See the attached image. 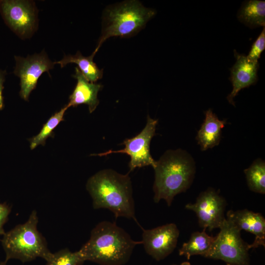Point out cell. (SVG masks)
Masks as SVG:
<instances>
[{
  "label": "cell",
  "instance_id": "1",
  "mask_svg": "<svg viewBox=\"0 0 265 265\" xmlns=\"http://www.w3.org/2000/svg\"><path fill=\"white\" fill-rule=\"evenodd\" d=\"M135 241L115 223L103 221L92 230L90 238L78 250L82 259L100 265H124L129 261Z\"/></svg>",
  "mask_w": 265,
  "mask_h": 265
},
{
  "label": "cell",
  "instance_id": "2",
  "mask_svg": "<svg viewBox=\"0 0 265 265\" xmlns=\"http://www.w3.org/2000/svg\"><path fill=\"white\" fill-rule=\"evenodd\" d=\"M86 186L94 209H106L116 218L136 220L132 183L128 174L104 169L91 177Z\"/></svg>",
  "mask_w": 265,
  "mask_h": 265
},
{
  "label": "cell",
  "instance_id": "3",
  "mask_svg": "<svg viewBox=\"0 0 265 265\" xmlns=\"http://www.w3.org/2000/svg\"><path fill=\"white\" fill-rule=\"evenodd\" d=\"M153 185L154 201L164 200L170 206L176 195L191 186L196 172L195 162L186 151L168 150L156 161Z\"/></svg>",
  "mask_w": 265,
  "mask_h": 265
},
{
  "label": "cell",
  "instance_id": "4",
  "mask_svg": "<svg viewBox=\"0 0 265 265\" xmlns=\"http://www.w3.org/2000/svg\"><path fill=\"white\" fill-rule=\"evenodd\" d=\"M38 217L36 211H33L28 220L18 224L5 232L1 244L5 253V262L18 259L23 263L41 258L46 261L52 253L48 247L45 238L37 230Z\"/></svg>",
  "mask_w": 265,
  "mask_h": 265
},
{
  "label": "cell",
  "instance_id": "5",
  "mask_svg": "<svg viewBox=\"0 0 265 265\" xmlns=\"http://www.w3.org/2000/svg\"><path fill=\"white\" fill-rule=\"evenodd\" d=\"M156 14L155 10L145 7L136 0L110 6L104 14L102 34L92 53L95 55L102 44L111 37H128L137 33Z\"/></svg>",
  "mask_w": 265,
  "mask_h": 265
},
{
  "label": "cell",
  "instance_id": "6",
  "mask_svg": "<svg viewBox=\"0 0 265 265\" xmlns=\"http://www.w3.org/2000/svg\"><path fill=\"white\" fill-rule=\"evenodd\" d=\"M205 258L220 260L231 265H250L249 244L244 241L240 231L231 222L224 220Z\"/></svg>",
  "mask_w": 265,
  "mask_h": 265
},
{
  "label": "cell",
  "instance_id": "7",
  "mask_svg": "<svg viewBox=\"0 0 265 265\" xmlns=\"http://www.w3.org/2000/svg\"><path fill=\"white\" fill-rule=\"evenodd\" d=\"M0 13L9 27L21 38L32 34L37 26V12L28 0H0Z\"/></svg>",
  "mask_w": 265,
  "mask_h": 265
},
{
  "label": "cell",
  "instance_id": "8",
  "mask_svg": "<svg viewBox=\"0 0 265 265\" xmlns=\"http://www.w3.org/2000/svg\"><path fill=\"white\" fill-rule=\"evenodd\" d=\"M226 205L224 197L214 188L209 187L199 194L195 203L187 204L185 208L196 213L201 228L211 231L219 228L226 219Z\"/></svg>",
  "mask_w": 265,
  "mask_h": 265
},
{
  "label": "cell",
  "instance_id": "9",
  "mask_svg": "<svg viewBox=\"0 0 265 265\" xmlns=\"http://www.w3.org/2000/svg\"><path fill=\"white\" fill-rule=\"evenodd\" d=\"M158 120L147 117V122L143 130L135 136L127 139L122 144L125 148L118 151H111L98 154V156H107L111 153L127 154L131 157L129 164L130 171L136 168L151 165L155 166L156 161L152 157L150 152L151 140L155 134Z\"/></svg>",
  "mask_w": 265,
  "mask_h": 265
},
{
  "label": "cell",
  "instance_id": "10",
  "mask_svg": "<svg viewBox=\"0 0 265 265\" xmlns=\"http://www.w3.org/2000/svg\"><path fill=\"white\" fill-rule=\"evenodd\" d=\"M16 66L14 74L20 79V95L28 101L31 91L35 89L41 75L53 69L54 64L44 51L26 57L15 56Z\"/></svg>",
  "mask_w": 265,
  "mask_h": 265
},
{
  "label": "cell",
  "instance_id": "11",
  "mask_svg": "<svg viewBox=\"0 0 265 265\" xmlns=\"http://www.w3.org/2000/svg\"><path fill=\"white\" fill-rule=\"evenodd\" d=\"M142 230V244L146 253L155 260L164 259L176 247L180 231L175 223Z\"/></svg>",
  "mask_w": 265,
  "mask_h": 265
},
{
  "label": "cell",
  "instance_id": "12",
  "mask_svg": "<svg viewBox=\"0 0 265 265\" xmlns=\"http://www.w3.org/2000/svg\"><path fill=\"white\" fill-rule=\"evenodd\" d=\"M236 59L235 63L230 69V80L233 85L232 92L227 97L229 103L235 106L234 98L242 89L255 84L258 81V70L259 63L248 60L244 55L239 54L234 50Z\"/></svg>",
  "mask_w": 265,
  "mask_h": 265
},
{
  "label": "cell",
  "instance_id": "13",
  "mask_svg": "<svg viewBox=\"0 0 265 265\" xmlns=\"http://www.w3.org/2000/svg\"><path fill=\"white\" fill-rule=\"evenodd\" d=\"M226 218L240 231L245 230L255 236L253 242L249 244L250 249L265 246V219L262 214L247 209L231 210L227 212Z\"/></svg>",
  "mask_w": 265,
  "mask_h": 265
},
{
  "label": "cell",
  "instance_id": "14",
  "mask_svg": "<svg viewBox=\"0 0 265 265\" xmlns=\"http://www.w3.org/2000/svg\"><path fill=\"white\" fill-rule=\"evenodd\" d=\"M75 69L73 77L76 79L77 83L67 105L69 107L85 104L88 106L89 112L92 113L99 105L98 94L103 85L88 81L78 68Z\"/></svg>",
  "mask_w": 265,
  "mask_h": 265
},
{
  "label": "cell",
  "instance_id": "15",
  "mask_svg": "<svg viewBox=\"0 0 265 265\" xmlns=\"http://www.w3.org/2000/svg\"><path fill=\"white\" fill-rule=\"evenodd\" d=\"M205 118L196 136V140L202 151L219 144L222 129L227 123L226 119L219 120L211 108L205 111Z\"/></svg>",
  "mask_w": 265,
  "mask_h": 265
},
{
  "label": "cell",
  "instance_id": "16",
  "mask_svg": "<svg viewBox=\"0 0 265 265\" xmlns=\"http://www.w3.org/2000/svg\"><path fill=\"white\" fill-rule=\"evenodd\" d=\"M237 17L240 22L250 28L265 26V1H244L238 12Z\"/></svg>",
  "mask_w": 265,
  "mask_h": 265
},
{
  "label": "cell",
  "instance_id": "17",
  "mask_svg": "<svg viewBox=\"0 0 265 265\" xmlns=\"http://www.w3.org/2000/svg\"><path fill=\"white\" fill-rule=\"evenodd\" d=\"M94 56L93 53L89 56H84L78 51L75 55H65L61 60L54 62V63L59 64L61 68L68 63H76L85 78L94 83L102 78L103 69H100L93 61Z\"/></svg>",
  "mask_w": 265,
  "mask_h": 265
},
{
  "label": "cell",
  "instance_id": "18",
  "mask_svg": "<svg viewBox=\"0 0 265 265\" xmlns=\"http://www.w3.org/2000/svg\"><path fill=\"white\" fill-rule=\"evenodd\" d=\"M215 238V237L208 235L204 229L202 232H195L191 235L189 240L183 243L179 250V254L185 256L188 260L194 255L204 256Z\"/></svg>",
  "mask_w": 265,
  "mask_h": 265
},
{
  "label": "cell",
  "instance_id": "19",
  "mask_svg": "<svg viewBox=\"0 0 265 265\" xmlns=\"http://www.w3.org/2000/svg\"><path fill=\"white\" fill-rule=\"evenodd\" d=\"M247 186L250 190L265 193V162L261 159L253 161L250 166L244 170Z\"/></svg>",
  "mask_w": 265,
  "mask_h": 265
},
{
  "label": "cell",
  "instance_id": "20",
  "mask_svg": "<svg viewBox=\"0 0 265 265\" xmlns=\"http://www.w3.org/2000/svg\"><path fill=\"white\" fill-rule=\"evenodd\" d=\"M68 108V106L66 105L61 110L52 115L43 125L40 132L30 139V148L31 150L39 145L44 146L46 139L53 135V130L60 122L64 120V114Z\"/></svg>",
  "mask_w": 265,
  "mask_h": 265
},
{
  "label": "cell",
  "instance_id": "21",
  "mask_svg": "<svg viewBox=\"0 0 265 265\" xmlns=\"http://www.w3.org/2000/svg\"><path fill=\"white\" fill-rule=\"evenodd\" d=\"M46 265H82L84 261L78 251L72 252L64 248L53 253Z\"/></svg>",
  "mask_w": 265,
  "mask_h": 265
},
{
  "label": "cell",
  "instance_id": "22",
  "mask_svg": "<svg viewBox=\"0 0 265 265\" xmlns=\"http://www.w3.org/2000/svg\"><path fill=\"white\" fill-rule=\"evenodd\" d=\"M265 48V26L253 44L251 48L246 56L247 59L252 62H258L261 54Z\"/></svg>",
  "mask_w": 265,
  "mask_h": 265
},
{
  "label": "cell",
  "instance_id": "23",
  "mask_svg": "<svg viewBox=\"0 0 265 265\" xmlns=\"http://www.w3.org/2000/svg\"><path fill=\"white\" fill-rule=\"evenodd\" d=\"M11 208L6 203H0V235H4L5 233L3 226L8 219Z\"/></svg>",
  "mask_w": 265,
  "mask_h": 265
},
{
  "label": "cell",
  "instance_id": "24",
  "mask_svg": "<svg viewBox=\"0 0 265 265\" xmlns=\"http://www.w3.org/2000/svg\"><path fill=\"white\" fill-rule=\"evenodd\" d=\"M6 74L5 70L0 69V110L3 109L4 106L2 91L4 88L3 83L5 81Z\"/></svg>",
  "mask_w": 265,
  "mask_h": 265
},
{
  "label": "cell",
  "instance_id": "25",
  "mask_svg": "<svg viewBox=\"0 0 265 265\" xmlns=\"http://www.w3.org/2000/svg\"><path fill=\"white\" fill-rule=\"evenodd\" d=\"M179 265H191V264L188 262H184Z\"/></svg>",
  "mask_w": 265,
  "mask_h": 265
},
{
  "label": "cell",
  "instance_id": "26",
  "mask_svg": "<svg viewBox=\"0 0 265 265\" xmlns=\"http://www.w3.org/2000/svg\"><path fill=\"white\" fill-rule=\"evenodd\" d=\"M6 262L5 261L0 262V265H6Z\"/></svg>",
  "mask_w": 265,
  "mask_h": 265
},
{
  "label": "cell",
  "instance_id": "27",
  "mask_svg": "<svg viewBox=\"0 0 265 265\" xmlns=\"http://www.w3.org/2000/svg\"><path fill=\"white\" fill-rule=\"evenodd\" d=\"M226 265H229V264H227Z\"/></svg>",
  "mask_w": 265,
  "mask_h": 265
}]
</instances>
